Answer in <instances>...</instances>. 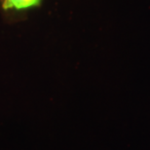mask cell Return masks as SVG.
<instances>
[{"mask_svg":"<svg viewBox=\"0 0 150 150\" xmlns=\"http://www.w3.org/2000/svg\"><path fill=\"white\" fill-rule=\"evenodd\" d=\"M39 3H40V0H5L3 7L4 9H25L32 7V6H37Z\"/></svg>","mask_w":150,"mask_h":150,"instance_id":"cell-1","label":"cell"}]
</instances>
